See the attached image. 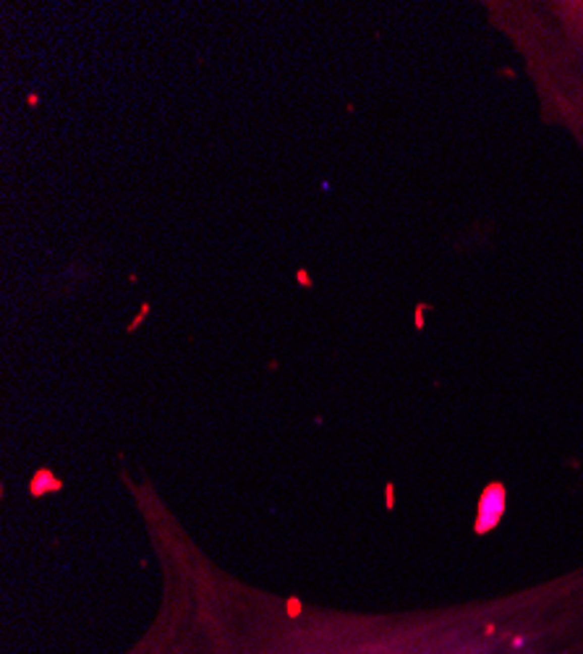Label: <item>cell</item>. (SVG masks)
I'll list each match as a JSON object with an SVG mask.
<instances>
[{
	"label": "cell",
	"instance_id": "cell-1",
	"mask_svg": "<svg viewBox=\"0 0 583 654\" xmlns=\"http://www.w3.org/2000/svg\"><path fill=\"white\" fill-rule=\"evenodd\" d=\"M123 654H583V571L515 597L405 615L181 594Z\"/></svg>",
	"mask_w": 583,
	"mask_h": 654
},
{
	"label": "cell",
	"instance_id": "cell-2",
	"mask_svg": "<svg viewBox=\"0 0 583 654\" xmlns=\"http://www.w3.org/2000/svg\"><path fill=\"white\" fill-rule=\"evenodd\" d=\"M560 16V29L567 42L562 58V76L565 81L557 84L555 99L560 113L570 118L583 134V3H562L555 6Z\"/></svg>",
	"mask_w": 583,
	"mask_h": 654
}]
</instances>
